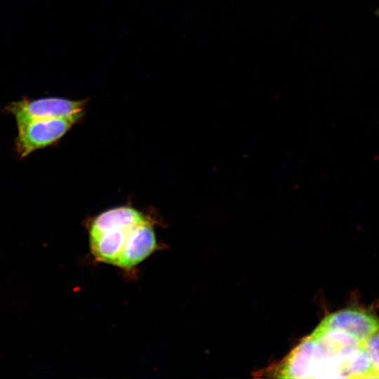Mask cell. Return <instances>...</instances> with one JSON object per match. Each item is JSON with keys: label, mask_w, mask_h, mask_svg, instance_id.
<instances>
[{"label": "cell", "mask_w": 379, "mask_h": 379, "mask_svg": "<svg viewBox=\"0 0 379 379\" xmlns=\"http://www.w3.org/2000/svg\"><path fill=\"white\" fill-rule=\"evenodd\" d=\"M378 329L379 318L365 310L330 314L270 373L281 378H373L364 343Z\"/></svg>", "instance_id": "obj_1"}, {"label": "cell", "mask_w": 379, "mask_h": 379, "mask_svg": "<svg viewBox=\"0 0 379 379\" xmlns=\"http://www.w3.org/2000/svg\"><path fill=\"white\" fill-rule=\"evenodd\" d=\"M81 116L46 119H31L16 123L15 154L20 159L32 152L58 142Z\"/></svg>", "instance_id": "obj_2"}, {"label": "cell", "mask_w": 379, "mask_h": 379, "mask_svg": "<svg viewBox=\"0 0 379 379\" xmlns=\"http://www.w3.org/2000/svg\"><path fill=\"white\" fill-rule=\"evenodd\" d=\"M86 104V100H72L58 97L34 99L22 97L6 105L3 112L12 115L18 123L31 119L81 116Z\"/></svg>", "instance_id": "obj_3"}, {"label": "cell", "mask_w": 379, "mask_h": 379, "mask_svg": "<svg viewBox=\"0 0 379 379\" xmlns=\"http://www.w3.org/2000/svg\"><path fill=\"white\" fill-rule=\"evenodd\" d=\"M158 248L155 232L149 221L133 227L129 233L115 267L130 270L147 258Z\"/></svg>", "instance_id": "obj_4"}, {"label": "cell", "mask_w": 379, "mask_h": 379, "mask_svg": "<svg viewBox=\"0 0 379 379\" xmlns=\"http://www.w3.org/2000/svg\"><path fill=\"white\" fill-rule=\"evenodd\" d=\"M147 221L145 215L131 207H117L98 215L91 223L89 234L115 228H132Z\"/></svg>", "instance_id": "obj_5"}, {"label": "cell", "mask_w": 379, "mask_h": 379, "mask_svg": "<svg viewBox=\"0 0 379 379\" xmlns=\"http://www.w3.org/2000/svg\"><path fill=\"white\" fill-rule=\"evenodd\" d=\"M364 348L372 363L374 376L379 378V329L366 340Z\"/></svg>", "instance_id": "obj_6"}, {"label": "cell", "mask_w": 379, "mask_h": 379, "mask_svg": "<svg viewBox=\"0 0 379 379\" xmlns=\"http://www.w3.org/2000/svg\"><path fill=\"white\" fill-rule=\"evenodd\" d=\"M376 13H377V15H379V8L378 9Z\"/></svg>", "instance_id": "obj_7"}]
</instances>
